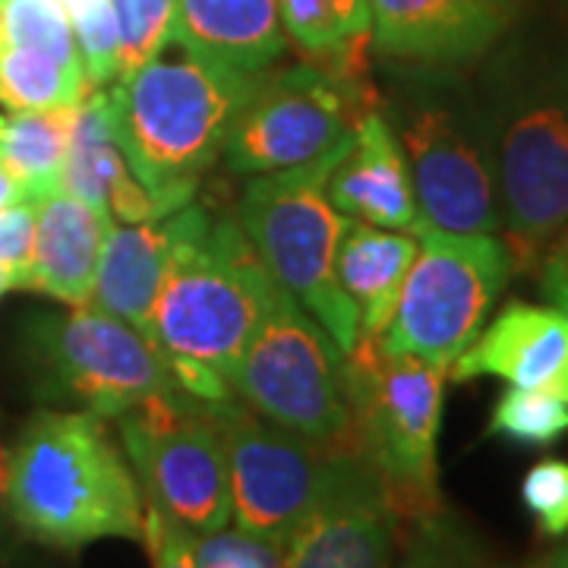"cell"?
<instances>
[{"label":"cell","instance_id":"obj_1","mask_svg":"<svg viewBox=\"0 0 568 568\" xmlns=\"http://www.w3.org/2000/svg\"><path fill=\"white\" fill-rule=\"evenodd\" d=\"M474 92L487 121L503 241L515 272H537L568 224V17L537 7L477 63Z\"/></svg>","mask_w":568,"mask_h":568},{"label":"cell","instance_id":"obj_2","mask_svg":"<svg viewBox=\"0 0 568 568\" xmlns=\"http://www.w3.org/2000/svg\"><path fill=\"white\" fill-rule=\"evenodd\" d=\"M7 508L17 534L61 552L145 540L140 480L92 410H39L22 424L7 455Z\"/></svg>","mask_w":568,"mask_h":568},{"label":"cell","instance_id":"obj_3","mask_svg":"<svg viewBox=\"0 0 568 568\" xmlns=\"http://www.w3.org/2000/svg\"><path fill=\"white\" fill-rule=\"evenodd\" d=\"M263 73L203 61L181 48L178 58L162 51L108 89L126 168L162 215L196 200Z\"/></svg>","mask_w":568,"mask_h":568},{"label":"cell","instance_id":"obj_4","mask_svg":"<svg viewBox=\"0 0 568 568\" xmlns=\"http://www.w3.org/2000/svg\"><path fill=\"white\" fill-rule=\"evenodd\" d=\"M383 118L405 152L417 227L503 234L487 121L465 70L383 63Z\"/></svg>","mask_w":568,"mask_h":568},{"label":"cell","instance_id":"obj_5","mask_svg":"<svg viewBox=\"0 0 568 568\" xmlns=\"http://www.w3.org/2000/svg\"><path fill=\"white\" fill-rule=\"evenodd\" d=\"M278 284L234 215L181 246L155 304V345L171 379L200 402L231 398L227 376Z\"/></svg>","mask_w":568,"mask_h":568},{"label":"cell","instance_id":"obj_6","mask_svg":"<svg viewBox=\"0 0 568 568\" xmlns=\"http://www.w3.org/2000/svg\"><path fill=\"white\" fill-rule=\"evenodd\" d=\"M347 142L351 133L313 162L253 174L237 205V222L272 282L282 284L345 354L357 345L361 325L335 275L347 215L332 205L325 183Z\"/></svg>","mask_w":568,"mask_h":568},{"label":"cell","instance_id":"obj_7","mask_svg":"<svg viewBox=\"0 0 568 568\" xmlns=\"http://www.w3.org/2000/svg\"><path fill=\"white\" fill-rule=\"evenodd\" d=\"M354 443L383 477L402 525L443 508L439 429L448 369L386 354L379 338H357L345 354Z\"/></svg>","mask_w":568,"mask_h":568},{"label":"cell","instance_id":"obj_8","mask_svg":"<svg viewBox=\"0 0 568 568\" xmlns=\"http://www.w3.org/2000/svg\"><path fill=\"white\" fill-rule=\"evenodd\" d=\"M227 388L310 446H354L345 351L282 284L231 369Z\"/></svg>","mask_w":568,"mask_h":568},{"label":"cell","instance_id":"obj_9","mask_svg":"<svg viewBox=\"0 0 568 568\" xmlns=\"http://www.w3.org/2000/svg\"><path fill=\"white\" fill-rule=\"evenodd\" d=\"M414 234L417 256L379 347L448 369L480 335L506 291L515 272L511 250L499 234H448L436 227H414Z\"/></svg>","mask_w":568,"mask_h":568},{"label":"cell","instance_id":"obj_10","mask_svg":"<svg viewBox=\"0 0 568 568\" xmlns=\"http://www.w3.org/2000/svg\"><path fill=\"white\" fill-rule=\"evenodd\" d=\"M114 420L145 506L193 537L227 525V458L205 402L168 386Z\"/></svg>","mask_w":568,"mask_h":568},{"label":"cell","instance_id":"obj_11","mask_svg":"<svg viewBox=\"0 0 568 568\" xmlns=\"http://www.w3.org/2000/svg\"><path fill=\"white\" fill-rule=\"evenodd\" d=\"M26 361L44 398L99 417H118L178 386L159 347L92 304L36 316L26 328Z\"/></svg>","mask_w":568,"mask_h":568},{"label":"cell","instance_id":"obj_12","mask_svg":"<svg viewBox=\"0 0 568 568\" xmlns=\"http://www.w3.org/2000/svg\"><path fill=\"white\" fill-rule=\"evenodd\" d=\"M205 405L222 436L237 528L284 549L320 489L328 448L310 446L234 395Z\"/></svg>","mask_w":568,"mask_h":568},{"label":"cell","instance_id":"obj_13","mask_svg":"<svg viewBox=\"0 0 568 568\" xmlns=\"http://www.w3.org/2000/svg\"><path fill=\"white\" fill-rule=\"evenodd\" d=\"M364 111L313 63L268 67L222 152L231 174H268L313 162L345 140Z\"/></svg>","mask_w":568,"mask_h":568},{"label":"cell","instance_id":"obj_14","mask_svg":"<svg viewBox=\"0 0 568 568\" xmlns=\"http://www.w3.org/2000/svg\"><path fill=\"white\" fill-rule=\"evenodd\" d=\"M402 528L383 477L357 443L328 448L320 489L284 547L282 568H392Z\"/></svg>","mask_w":568,"mask_h":568},{"label":"cell","instance_id":"obj_15","mask_svg":"<svg viewBox=\"0 0 568 568\" xmlns=\"http://www.w3.org/2000/svg\"><path fill=\"white\" fill-rule=\"evenodd\" d=\"M528 0H369L379 63L470 70L525 17Z\"/></svg>","mask_w":568,"mask_h":568},{"label":"cell","instance_id":"obj_16","mask_svg":"<svg viewBox=\"0 0 568 568\" xmlns=\"http://www.w3.org/2000/svg\"><path fill=\"white\" fill-rule=\"evenodd\" d=\"M212 219L215 212L193 200L155 222L111 224L89 304L133 325L155 345V304L164 278L181 246L209 227Z\"/></svg>","mask_w":568,"mask_h":568},{"label":"cell","instance_id":"obj_17","mask_svg":"<svg viewBox=\"0 0 568 568\" xmlns=\"http://www.w3.org/2000/svg\"><path fill=\"white\" fill-rule=\"evenodd\" d=\"M477 376L568 402V320L556 306L508 301L448 366L452 383Z\"/></svg>","mask_w":568,"mask_h":568},{"label":"cell","instance_id":"obj_18","mask_svg":"<svg viewBox=\"0 0 568 568\" xmlns=\"http://www.w3.org/2000/svg\"><path fill=\"white\" fill-rule=\"evenodd\" d=\"M332 205L357 222L410 231L417 227V200L405 152L383 111H369L351 130V142L328 174Z\"/></svg>","mask_w":568,"mask_h":568},{"label":"cell","instance_id":"obj_19","mask_svg":"<svg viewBox=\"0 0 568 568\" xmlns=\"http://www.w3.org/2000/svg\"><path fill=\"white\" fill-rule=\"evenodd\" d=\"M171 44L193 58L263 73L287 51L278 0H178Z\"/></svg>","mask_w":568,"mask_h":568},{"label":"cell","instance_id":"obj_20","mask_svg":"<svg viewBox=\"0 0 568 568\" xmlns=\"http://www.w3.org/2000/svg\"><path fill=\"white\" fill-rule=\"evenodd\" d=\"M111 224L67 190L36 200V260L26 291L67 306L89 304Z\"/></svg>","mask_w":568,"mask_h":568},{"label":"cell","instance_id":"obj_21","mask_svg":"<svg viewBox=\"0 0 568 568\" xmlns=\"http://www.w3.org/2000/svg\"><path fill=\"white\" fill-rule=\"evenodd\" d=\"M414 256L417 234L347 219L335 256V275L357 313L361 338H383Z\"/></svg>","mask_w":568,"mask_h":568},{"label":"cell","instance_id":"obj_22","mask_svg":"<svg viewBox=\"0 0 568 568\" xmlns=\"http://www.w3.org/2000/svg\"><path fill=\"white\" fill-rule=\"evenodd\" d=\"M123 171H130V168H126V159L118 145V136H114L108 89H92L77 104L67 162H63V190L82 200L92 212H99L102 219H111L108 193Z\"/></svg>","mask_w":568,"mask_h":568},{"label":"cell","instance_id":"obj_23","mask_svg":"<svg viewBox=\"0 0 568 568\" xmlns=\"http://www.w3.org/2000/svg\"><path fill=\"white\" fill-rule=\"evenodd\" d=\"M73 118L77 108L20 111L7 118V130L0 136V159L20 178L29 200L63 190V162Z\"/></svg>","mask_w":568,"mask_h":568},{"label":"cell","instance_id":"obj_24","mask_svg":"<svg viewBox=\"0 0 568 568\" xmlns=\"http://www.w3.org/2000/svg\"><path fill=\"white\" fill-rule=\"evenodd\" d=\"M92 89L82 70L54 61L36 48L0 44V104L13 114L20 111H54L77 108Z\"/></svg>","mask_w":568,"mask_h":568},{"label":"cell","instance_id":"obj_25","mask_svg":"<svg viewBox=\"0 0 568 568\" xmlns=\"http://www.w3.org/2000/svg\"><path fill=\"white\" fill-rule=\"evenodd\" d=\"M278 13L306 63L369 41V0H278Z\"/></svg>","mask_w":568,"mask_h":568},{"label":"cell","instance_id":"obj_26","mask_svg":"<svg viewBox=\"0 0 568 568\" xmlns=\"http://www.w3.org/2000/svg\"><path fill=\"white\" fill-rule=\"evenodd\" d=\"M392 568H499L484 540L446 506L402 528Z\"/></svg>","mask_w":568,"mask_h":568},{"label":"cell","instance_id":"obj_27","mask_svg":"<svg viewBox=\"0 0 568 568\" xmlns=\"http://www.w3.org/2000/svg\"><path fill=\"white\" fill-rule=\"evenodd\" d=\"M568 433V402L549 392L508 388L499 395L489 414L487 436L515 446L547 448Z\"/></svg>","mask_w":568,"mask_h":568},{"label":"cell","instance_id":"obj_28","mask_svg":"<svg viewBox=\"0 0 568 568\" xmlns=\"http://www.w3.org/2000/svg\"><path fill=\"white\" fill-rule=\"evenodd\" d=\"M0 29L3 41L17 48H36L54 61L82 70L73 22L61 0H0Z\"/></svg>","mask_w":568,"mask_h":568},{"label":"cell","instance_id":"obj_29","mask_svg":"<svg viewBox=\"0 0 568 568\" xmlns=\"http://www.w3.org/2000/svg\"><path fill=\"white\" fill-rule=\"evenodd\" d=\"M178 0H111L121 32V77L171 48Z\"/></svg>","mask_w":568,"mask_h":568},{"label":"cell","instance_id":"obj_30","mask_svg":"<svg viewBox=\"0 0 568 568\" xmlns=\"http://www.w3.org/2000/svg\"><path fill=\"white\" fill-rule=\"evenodd\" d=\"M521 506L534 528L547 540H562L568 534V462L544 458L521 480Z\"/></svg>","mask_w":568,"mask_h":568},{"label":"cell","instance_id":"obj_31","mask_svg":"<svg viewBox=\"0 0 568 568\" xmlns=\"http://www.w3.org/2000/svg\"><path fill=\"white\" fill-rule=\"evenodd\" d=\"M73 39L89 89H104L121 77V32L111 3L73 22Z\"/></svg>","mask_w":568,"mask_h":568},{"label":"cell","instance_id":"obj_32","mask_svg":"<svg viewBox=\"0 0 568 568\" xmlns=\"http://www.w3.org/2000/svg\"><path fill=\"white\" fill-rule=\"evenodd\" d=\"M284 549L265 544L244 530H215L196 537L193 562L196 568H282Z\"/></svg>","mask_w":568,"mask_h":568},{"label":"cell","instance_id":"obj_33","mask_svg":"<svg viewBox=\"0 0 568 568\" xmlns=\"http://www.w3.org/2000/svg\"><path fill=\"white\" fill-rule=\"evenodd\" d=\"M36 260V200L0 209V275L26 291Z\"/></svg>","mask_w":568,"mask_h":568},{"label":"cell","instance_id":"obj_34","mask_svg":"<svg viewBox=\"0 0 568 568\" xmlns=\"http://www.w3.org/2000/svg\"><path fill=\"white\" fill-rule=\"evenodd\" d=\"M142 544L149 547L152 568H196L193 562L196 537L171 525L164 515L149 506H145V540Z\"/></svg>","mask_w":568,"mask_h":568},{"label":"cell","instance_id":"obj_35","mask_svg":"<svg viewBox=\"0 0 568 568\" xmlns=\"http://www.w3.org/2000/svg\"><path fill=\"white\" fill-rule=\"evenodd\" d=\"M537 278L549 306H556L568 320V265L556 256H544L537 265Z\"/></svg>","mask_w":568,"mask_h":568},{"label":"cell","instance_id":"obj_36","mask_svg":"<svg viewBox=\"0 0 568 568\" xmlns=\"http://www.w3.org/2000/svg\"><path fill=\"white\" fill-rule=\"evenodd\" d=\"M7 446L0 439V562H13L17 556V528L10 521V508H7Z\"/></svg>","mask_w":568,"mask_h":568},{"label":"cell","instance_id":"obj_37","mask_svg":"<svg viewBox=\"0 0 568 568\" xmlns=\"http://www.w3.org/2000/svg\"><path fill=\"white\" fill-rule=\"evenodd\" d=\"M22 200H29L26 186H22L20 178L7 168V162L0 159V209H10V205L22 203Z\"/></svg>","mask_w":568,"mask_h":568},{"label":"cell","instance_id":"obj_38","mask_svg":"<svg viewBox=\"0 0 568 568\" xmlns=\"http://www.w3.org/2000/svg\"><path fill=\"white\" fill-rule=\"evenodd\" d=\"M104 3H111V0H61V7L67 10L70 22L82 20V17H89L95 10H102Z\"/></svg>","mask_w":568,"mask_h":568},{"label":"cell","instance_id":"obj_39","mask_svg":"<svg viewBox=\"0 0 568 568\" xmlns=\"http://www.w3.org/2000/svg\"><path fill=\"white\" fill-rule=\"evenodd\" d=\"M530 568H568V544L566 547H556L552 552H547L544 559H537Z\"/></svg>","mask_w":568,"mask_h":568},{"label":"cell","instance_id":"obj_40","mask_svg":"<svg viewBox=\"0 0 568 568\" xmlns=\"http://www.w3.org/2000/svg\"><path fill=\"white\" fill-rule=\"evenodd\" d=\"M544 256H556V260H562V263L568 265V224H566V231L552 241V246H549Z\"/></svg>","mask_w":568,"mask_h":568},{"label":"cell","instance_id":"obj_41","mask_svg":"<svg viewBox=\"0 0 568 568\" xmlns=\"http://www.w3.org/2000/svg\"><path fill=\"white\" fill-rule=\"evenodd\" d=\"M3 291H10V282H7V275H0V294H3Z\"/></svg>","mask_w":568,"mask_h":568},{"label":"cell","instance_id":"obj_42","mask_svg":"<svg viewBox=\"0 0 568 568\" xmlns=\"http://www.w3.org/2000/svg\"><path fill=\"white\" fill-rule=\"evenodd\" d=\"M3 130H7V118L0 114V136H3Z\"/></svg>","mask_w":568,"mask_h":568},{"label":"cell","instance_id":"obj_43","mask_svg":"<svg viewBox=\"0 0 568 568\" xmlns=\"http://www.w3.org/2000/svg\"><path fill=\"white\" fill-rule=\"evenodd\" d=\"M559 7H562V10H566V17H568V0H559Z\"/></svg>","mask_w":568,"mask_h":568},{"label":"cell","instance_id":"obj_44","mask_svg":"<svg viewBox=\"0 0 568 568\" xmlns=\"http://www.w3.org/2000/svg\"><path fill=\"white\" fill-rule=\"evenodd\" d=\"M0 44H3V29H0Z\"/></svg>","mask_w":568,"mask_h":568}]
</instances>
